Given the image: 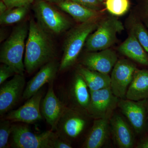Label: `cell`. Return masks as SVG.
<instances>
[{
    "label": "cell",
    "instance_id": "19",
    "mask_svg": "<svg viewBox=\"0 0 148 148\" xmlns=\"http://www.w3.org/2000/svg\"><path fill=\"white\" fill-rule=\"evenodd\" d=\"M148 98V69L135 71L126 95V99L139 101Z\"/></svg>",
    "mask_w": 148,
    "mask_h": 148
},
{
    "label": "cell",
    "instance_id": "24",
    "mask_svg": "<svg viewBox=\"0 0 148 148\" xmlns=\"http://www.w3.org/2000/svg\"><path fill=\"white\" fill-rule=\"evenodd\" d=\"M29 8L24 6L8 9L4 13L0 15V24L9 25L20 22L27 15Z\"/></svg>",
    "mask_w": 148,
    "mask_h": 148
},
{
    "label": "cell",
    "instance_id": "25",
    "mask_svg": "<svg viewBox=\"0 0 148 148\" xmlns=\"http://www.w3.org/2000/svg\"><path fill=\"white\" fill-rule=\"evenodd\" d=\"M105 7L111 15L121 16L128 12L130 3L129 0H106Z\"/></svg>",
    "mask_w": 148,
    "mask_h": 148
},
{
    "label": "cell",
    "instance_id": "23",
    "mask_svg": "<svg viewBox=\"0 0 148 148\" xmlns=\"http://www.w3.org/2000/svg\"><path fill=\"white\" fill-rule=\"evenodd\" d=\"M130 32H132L148 54V32L138 17L130 16L129 20Z\"/></svg>",
    "mask_w": 148,
    "mask_h": 148
},
{
    "label": "cell",
    "instance_id": "7",
    "mask_svg": "<svg viewBox=\"0 0 148 148\" xmlns=\"http://www.w3.org/2000/svg\"><path fill=\"white\" fill-rule=\"evenodd\" d=\"M90 92V103L86 110L88 115L94 119H110L118 107L119 98L114 95L110 87Z\"/></svg>",
    "mask_w": 148,
    "mask_h": 148
},
{
    "label": "cell",
    "instance_id": "9",
    "mask_svg": "<svg viewBox=\"0 0 148 148\" xmlns=\"http://www.w3.org/2000/svg\"><path fill=\"white\" fill-rule=\"evenodd\" d=\"M118 107L127 118L136 133L142 134L148 123V104L147 99L139 101L119 99Z\"/></svg>",
    "mask_w": 148,
    "mask_h": 148
},
{
    "label": "cell",
    "instance_id": "31",
    "mask_svg": "<svg viewBox=\"0 0 148 148\" xmlns=\"http://www.w3.org/2000/svg\"><path fill=\"white\" fill-rule=\"evenodd\" d=\"M140 14L145 21H148V0H143Z\"/></svg>",
    "mask_w": 148,
    "mask_h": 148
},
{
    "label": "cell",
    "instance_id": "34",
    "mask_svg": "<svg viewBox=\"0 0 148 148\" xmlns=\"http://www.w3.org/2000/svg\"><path fill=\"white\" fill-rule=\"evenodd\" d=\"M46 1L50 2L56 3L58 4V3L64 1L65 0H46Z\"/></svg>",
    "mask_w": 148,
    "mask_h": 148
},
{
    "label": "cell",
    "instance_id": "22",
    "mask_svg": "<svg viewBox=\"0 0 148 148\" xmlns=\"http://www.w3.org/2000/svg\"><path fill=\"white\" fill-rule=\"evenodd\" d=\"M77 73L82 77L90 91L110 87L111 78L109 74L92 71L83 66L78 67Z\"/></svg>",
    "mask_w": 148,
    "mask_h": 148
},
{
    "label": "cell",
    "instance_id": "3",
    "mask_svg": "<svg viewBox=\"0 0 148 148\" xmlns=\"http://www.w3.org/2000/svg\"><path fill=\"white\" fill-rule=\"evenodd\" d=\"M29 31V25L26 23L18 24L1 47L0 62L10 66L16 74L24 75L25 71L23 57Z\"/></svg>",
    "mask_w": 148,
    "mask_h": 148
},
{
    "label": "cell",
    "instance_id": "2",
    "mask_svg": "<svg viewBox=\"0 0 148 148\" xmlns=\"http://www.w3.org/2000/svg\"><path fill=\"white\" fill-rule=\"evenodd\" d=\"M101 17L80 23L69 31L64 41L59 71H64L75 64L88 37L97 29Z\"/></svg>",
    "mask_w": 148,
    "mask_h": 148
},
{
    "label": "cell",
    "instance_id": "1",
    "mask_svg": "<svg viewBox=\"0 0 148 148\" xmlns=\"http://www.w3.org/2000/svg\"><path fill=\"white\" fill-rule=\"evenodd\" d=\"M56 51L50 34L37 21L31 19L25 47V71L31 74L40 67L54 60Z\"/></svg>",
    "mask_w": 148,
    "mask_h": 148
},
{
    "label": "cell",
    "instance_id": "13",
    "mask_svg": "<svg viewBox=\"0 0 148 148\" xmlns=\"http://www.w3.org/2000/svg\"><path fill=\"white\" fill-rule=\"evenodd\" d=\"M117 61L116 51L108 48L89 52L84 56L81 62L82 66L89 70L109 74Z\"/></svg>",
    "mask_w": 148,
    "mask_h": 148
},
{
    "label": "cell",
    "instance_id": "20",
    "mask_svg": "<svg viewBox=\"0 0 148 148\" xmlns=\"http://www.w3.org/2000/svg\"><path fill=\"white\" fill-rule=\"evenodd\" d=\"M57 5L61 10L69 14L76 21L80 23L101 17L103 14L102 11L90 9L71 0H65Z\"/></svg>",
    "mask_w": 148,
    "mask_h": 148
},
{
    "label": "cell",
    "instance_id": "33",
    "mask_svg": "<svg viewBox=\"0 0 148 148\" xmlns=\"http://www.w3.org/2000/svg\"><path fill=\"white\" fill-rule=\"evenodd\" d=\"M8 7L4 2L2 0L0 1V15L3 14L7 10Z\"/></svg>",
    "mask_w": 148,
    "mask_h": 148
},
{
    "label": "cell",
    "instance_id": "12",
    "mask_svg": "<svg viewBox=\"0 0 148 148\" xmlns=\"http://www.w3.org/2000/svg\"><path fill=\"white\" fill-rule=\"evenodd\" d=\"M44 95L42 88L27 100L23 106L16 110H11L4 119L12 122L33 123L42 119L41 103Z\"/></svg>",
    "mask_w": 148,
    "mask_h": 148
},
{
    "label": "cell",
    "instance_id": "5",
    "mask_svg": "<svg viewBox=\"0 0 148 148\" xmlns=\"http://www.w3.org/2000/svg\"><path fill=\"white\" fill-rule=\"evenodd\" d=\"M10 146L14 148H53L54 140L58 136L52 130L40 134L32 132L24 124H13Z\"/></svg>",
    "mask_w": 148,
    "mask_h": 148
},
{
    "label": "cell",
    "instance_id": "16",
    "mask_svg": "<svg viewBox=\"0 0 148 148\" xmlns=\"http://www.w3.org/2000/svg\"><path fill=\"white\" fill-rule=\"evenodd\" d=\"M110 128L115 143L120 148H132L135 145L134 134L127 122L118 114L110 119Z\"/></svg>",
    "mask_w": 148,
    "mask_h": 148
},
{
    "label": "cell",
    "instance_id": "15",
    "mask_svg": "<svg viewBox=\"0 0 148 148\" xmlns=\"http://www.w3.org/2000/svg\"><path fill=\"white\" fill-rule=\"evenodd\" d=\"M59 64L55 60L43 66L39 72L27 83L22 95L23 100H27L42 88L46 84L54 81L59 71Z\"/></svg>",
    "mask_w": 148,
    "mask_h": 148
},
{
    "label": "cell",
    "instance_id": "6",
    "mask_svg": "<svg viewBox=\"0 0 148 148\" xmlns=\"http://www.w3.org/2000/svg\"><path fill=\"white\" fill-rule=\"evenodd\" d=\"M33 9L37 22L50 34H60L71 27L70 20L44 0L37 1Z\"/></svg>",
    "mask_w": 148,
    "mask_h": 148
},
{
    "label": "cell",
    "instance_id": "27",
    "mask_svg": "<svg viewBox=\"0 0 148 148\" xmlns=\"http://www.w3.org/2000/svg\"><path fill=\"white\" fill-rule=\"evenodd\" d=\"M84 6L93 10L102 11L105 6V0H71Z\"/></svg>",
    "mask_w": 148,
    "mask_h": 148
},
{
    "label": "cell",
    "instance_id": "11",
    "mask_svg": "<svg viewBox=\"0 0 148 148\" xmlns=\"http://www.w3.org/2000/svg\"><path fill=\"white\" fill-rule=\"evenodd\" d=\"M24 75L15 74L13 78L1 85L0 88V115L3 116L17 104L25 89Z\"/></svg>",
    "mask_w": 148,
    "mask_h": 148
},
{
    "label": "cell",
    "instance_id": "35",
    "mask_svg": "<svg viewBox=\"0 0 148 148\" xmlns=\"http://www.w3.org/2000/svg\"><path fill=\"white\" fill-rule=\"evenodd\" d=\"M145 23L146 26H147V28L148 29V21H145Z\"/></svg>",
    "mask_w": 148,
    "mask_h": 148
},
{
    "label": "cell",
    "instance_id": "14",
    "mask_svg": "<svg viewBox=\"0 0 148 148\" xmlns=\"http://www.w3.org/2000/svg\"><path fill=\"white\" fill-rule=\"evenodd\" d=\"M53 81L49 84L48 89L41 103V112L52 130H56L66 107L56 95Z\"/></svg>",
    "mask_w": 148,
    "mask_h": 148
},
{
    "label": "cell",
    "instance_id": "36",
    "mask_svg": "<svg viewBox=\"0 0 148 148\" xmlns=\"http://www.w3.org/2000/svg\"><path fill=\"white\" fill-rule=\"evenodd\" d=\"M147 102H148V98L147 99Z\"/></svg>",
    "mask_w": 148,
    "mask_h": 148
},
{
    "label": "cell",
    "instance_id": "30",
    "mask_svg": "<svg viewBox=\"0 0 148 148\" xmlns=\"http://www.w3.org/2000/svg\"><path fill=\"white\" fill-rule=\"evenodd\" d=\"M71 143L59 138L56 137L53 143V148H72Z\"/></svg>",
    "mask_w": 148,
    "mask_h": 148
},
{
    "label": "cell",
    "instance_id": "10",
    "mask_svg": "<svg viewBox=\"0 0 148 148\" xmlns=\"http://www.w3.org/2000/svg\"><path fill=\"white\" fill-rule=\"evenodd\" d=\"M138 68L126 59L118 60L112 71L110 88L114 95L119 99H125L126 93L134 73Z\"/></svg>",
    "mask_w": 148,
    "mask_h": 148
},
{
    "label": "cell",
    "instance_id": "32",
    "mask_svg": "<svg viewBox=\"0 0 148 148\" xmlns=\"http://www.w3.org/2000/svg\"><path fill=\"white\" fill-rule=\"evenodd\" d=\"M137 148H148V135L143 137L137 143Z\"/></svg>",
    "mask_w": 148,
    "mask_h": 148
},
{
    "label": "cell",
    "instance_id": "29",
    "mask_svg": "<svg viewBox=\"0 0 148 148\" xmlns=\"http://www.w3.org/2000/svg\"><path fill=\"white\" fill-rule=\"evenodd\" d=\"M8 8L20 7L29 6L34 0H2Z\"/></svg>",
    "mask_w": 148,
    "mask_h": 148
},
{
    "label": "cell",
    "instance_id": "21",
    "mask_svg": "<svg viewBox=\"0 0 148 148\" xmlns=\"http://www.w3.org/2000/svg\"><path fill=\"white\" fill-rule=\"evenodd\" d=\"M70 91L74 103L80 109L86 112L90 102V90L82 77L78 73L73 80Z\"/></svg>",
    "mask_w": 148,
    "mask_h": 148
},
{
    "label": "cell",
    "instance_id": "18",
    "mask_svg": "<svg viewBox=\"0 0 148 148\" xmlns=\"http://www.w3.org/2000/svg\"><path fill=\"white\" fill-rule=\"evenodd\" d=\"M120 53L136 63L148 66V54L132 32L119 46Z\"/></svg>",
    "mask_w": 148,
    "mask_h": 148
},
{
    "label": "cell",
    "instance_id": "28",
    "mask_svg": "<svg viewBox=\"0 0 148 148\" xmlns=\"http://www.w3.org/2000/svg\"><path fill=\"white\" fill-rule=\"evenodd\" d=\"M16 74L10 66L2 64L0 66V85L6 81V80Z\"/></svg>",
    "mask_w": 148,
    "mask_h": 148
},
{
    "label": "cell",
    "instance_id": "17",
    "mask_svg": "<svg viewBox=\"0 0 148 148\" xmlns=\"http://www.w3.org/2000/svg\"><path fill=\"white\" fill-rule=\"evenodd\" d=\"M110 119L107 118L94 119L82 148H100L105 145L110 129Z\"/></svg>",
    "mask_w": 148,
    "mask_h": 148
},
{
    "label": "cell",
    "instance_id": "4",
    "mask_svg": "<svg viewBox=\"0 0 148 148\" xmlns=\"http://www.w3.org/2000/svg\"><path fill=\"white\" fill-rule=\"evenodd\" d=\"M124 29L116 16L111 15L101 18L95 32L88 37L85 43L86 50L93 52L110 48L116 42L117 34Z\"/></svg>",
    "mask_w": 148,
    "mask_h": 148
},
{
    "label": "cell",
    "instance_id": "26",
    "mask_svg": "<svg viewBox=\"0 0 148 148\" xmlns=\"http://www.w3.org/2000/svg\"><path fill=\"white\" fill-rule=\"evenodd\" d=\"M12 122L4 119L0 123V148L8 147L9 138L13 129Z\"/></svg>",
    "mask_w": 148,
    "mask_h": 148
},
{
    "label": "cell",
    "instance_id": "8",
    "mask_svg": "<svg viewBox=\"0 0 148 148\" xmlns=\"http://www.w3.org/2000/svg\"><path fill=\"white\" fill-rule=\"evenodd\" d=\"M87 118L81 112L66 107L56 127L59 138L71 143L84 130L87 123Z\"/></svg>",
    "mask_w": 148,
    "mask_h": 148
}]
</instances>
